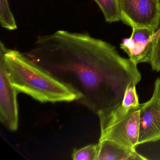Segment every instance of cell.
I'll return each instance as SVG.
<instances>
[{"label":"cell","mask_w":160,"mask_h":160,"mask_svg":"<svg viewBox=\"0 0 160 160\" xmlns=\"http://www.w3.org/2000/svg\"><path fill=\"white\" fill-rule=\"evenodd\" d=\"M121 21L132 29L155 32L160 24L158 0H118Z\"/></svg>","instance_id":"277c9868"},{"label":"cell","mask_w":160,"mask_h":160,"mask_svg":"<svg viewBox=\"0 0 160 160\" xmlns=\"http://www.w3.org/2000/svg\"><path fill=\"white\" fill-rule=\"evenodd\" d=\"M96 160H148L136 150H131L109 140L99 141Z\"/></svg>","instance_id":"ba28073f"},{"label":"cell","mask_w":160,"mask_h":160,"mask_svg":"<svg viewBox=\"0 0 160 160\" xmlns=\"http://www.w3.org/2000/svg\"><path fill=\"white\" fill-rule=\"evenodd\" d=\"M18 91L10 82L4 62L0 58V120L10 131L18 126Z\"/></svg>","instance_id":"8992f818"},{"label":"cell","mask_w":160,"mask_h":160,"mask_svg":"<svg viewBox=\"0 0 160 160\" xmlns=\"http://www.w3.org/2000/svg\"><path fill=\"white\" fill-rule=\"evenodd\" d=\"M141 104L127 108L121 104L115 109L98 113L101 127L99 141L109 140L131 150L139 145Z\"/></svg>","instance_id":"3957f363"},{"label":"cell","mask_w":160,"mask_h":160,"mask_svg":"<svg viewBox=\"0 0 160 160\" xmlns=\"http://www.w3.org/2000/svg\"><path fill=\"white\" fill-rule=\"evenodd\" d=\"M98 150V144H90L80 148L75 149L72 153V159L74 160H96Z\"/></svg>","instance_id":"8fae6325"},{"label":"cell","mask_w":160,"mask_h":160,"mask_svg":"<svg viewBox=\"0 0 160 160\" xmlns=\"http://www.w3.org/2000/svg\"><path fill=\"white\" fill-rule=\"evenodd\" d=\"M156 36L153 42L150 64L153 71H160V24L156 31Z\"/></svg>","instance_id":"4fadbf2b"},{"label":"cell","mask_w":160,"mask_h":160,"mask_svg":"<svg viewBox=\"0 0 160 160\" xmlns=\"http://www.w3.org/2000/svg\"><path fill=\"white\" fill-rule=\"evenodd\" d=\"M160 139V78L154 82L152 96L141 104L138 144L155 142Z\"/></svg>","instance_id":"5b68a950"},{"label":"cell","mask_w":160,"mask_h":160,"mask_svg":"<svg viewBox=\"0 0 160 160\" xmlns=\"http://www.w3.org/2000/svg\"><path fill=\"white\" fill-rule=\"evenodd\" d=\"M25 55L73 90L78 102L97 114L118 108L128 85L141 79L137 64L87 33L59 30L39 36Z\"/></svg>","instance_id":"6da1fadb"},{"label":"cell","mask_w":160,"mask_h":160,"mask_svg":"<svg viewBox=\"0 0 160 160\" xmlns=\"http://www.w3.org/2000/svg\"><path fill=\"white\" fill-rule=\"evenodd\" d=\"M102 10L106 21L111 23L121 20L118 0H94Z\"/></svg>","instance_id":"9c48e42d"},{"label":"cell","mask_w":160,"mask_h":160,"mask_svg":"<svg viewBox=\"0 0 160 160\" xmlns=\"http://www.w3.org/2000/svg\"><path fill=\"white\" fill-rule=\"evenodd\" d=\"M158 3H159V6H160V0H158Z\"/></svg>","instance_id":"5bb4252c"},{"label":"cell","mask_w":160,"mask_h":160,"mask_svg":"<svg viewBox=\"0 0 160 160\" xmlns=\"http://www.w3.org/2000/svg\"><path fill=\"white\" fill-rule=\"evenodd\" d=\"M156 36V32L148 28L132 29L131 37L122 40L120 48L137 65L142 62L149 63Z\"/></svg>","instance_id":"52a82bcc"},{"label":"cell","mask_w":160,"mask_h":160,"mask_svg":"<svg viewBox=\"0 0 160 160\" xmlns=\"http://www.w3.org/2000/svg\"><path fill=\"white\" fill-rule=\"evenodd\" d=\"M0 22L2 26L9 30L16 29L17 26L7 0H0Z\"/></svg>","instance_id":"30bf717a"},{"label":"cell","mask_w":160,"mask_h":160,"mask_svg":"<svg viewBox=\"0 0 160 160\" xmlns=\"http://www.w3.org/2000/svg\"><path fill=\"white\" fill-rule=\"evenodd\" d=\"M0 58L3 60L10 82L18 92L41 102L78 101L73 90L17 50L8 49L1 42Z\"/></svg>","instance_id":"7a4b0ae2"},{"label":"cell","mask_w":160,"mask_h":160,"mask_svg":"<svg viewBox=\"0 0 160 160\" xmlns=\"http://www.w3.org/2000/svg\"><path fill=\"white\" fill-rule=\"evenodd\" d=\"M136 86L134 83H131L127 87L121 103L123 107L130 108L140 105L136 89Z\"/></svg>","instance_id":"7c38bea8"}]
</instances>
